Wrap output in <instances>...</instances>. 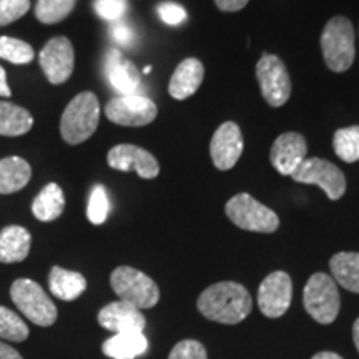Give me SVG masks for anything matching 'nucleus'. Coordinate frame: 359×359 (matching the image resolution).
<instances>
[{
  "label": "nucleus",
  "mask_w": 359,
  "mask_h": 359,
  "mask_svg": "<svg viewBox=\"0 0 359 359\" xmlns=\"http://www.w3.org/2000/svg\"><path fill=\"white\" fill-rule=\"evenodd\" d=\"M29 327L19 314L6 306H0V338L13 341V343H22L29 338Z\"/></svg>",
  "instance_id": "nucleus-28"
},
{
  "label": "nucleus",
  "mask_w": 359,
  "mask_h": 359,
  "mask_svg": "<svg viewBox=\"0 0 359 359\" xmlns=\"http://www.w3.org/2000/svg\"><path fill=\"white\" fill-rule=\"evenodd\" d=\"M30 11V0H0V27L22 19Z\"/></svg>",
  "instance_id": "nucleus-31"
},
{
  "label": "nucleus",
  "mask_w": 359,
  "mask_h": 359,
  "mask_svg": "<svg viewBox=\"0 0 359 359\" xmlns=\"http://www.w3.org/2000/svg\"><path fill=\"white\" fill-rule=\"evenodd\" d=\"M353 339H354V346H356L358 353H359V318L354 321V325H353Z\"/></svg>",
  "instance_id": "nucleus-40"
},
{
  "label": "nucleus",
  "mask_w": 359,
  "mask_h": 359,
  "mask_svg": "<svg viewBox=\"0 0 359 359\" xmlns=\"http://www.w3.org/2000/svg\"><path fill=\"white\" fill-rule=\"evenodd\" d=\"M0 359H24V358L20 356V353L17 351V349H13L12 346H8V344L0 341Z\"/></svg>",
  "instance_id": "nucleus-37"
},
{
  "label": "nucleus",
  "mask_w": 359,
  "mask_h": 359,
  "mask_svg": "<svg viewBox=\"0 0 359 359\" xmlns=\"http://www.w3.org/2000/svg\"><path fill=\"white\" fill-rule=\"evenodd\" d=\"M110 168L118 170V172H137V175L143 180H151L158 177L160 165L150 151L145 148L122 143L111 148L107 155Z\"/></svg>",
  "instance_id": "nucleus-13"
},
{
  "label": "nucleus",
  "mask_w": 359,
  "mask_h": 359,
  "mask_svg": "<svg viewBox=\"0 0 359 359\" xmlns=\"http://www.w3.org/2000/svg\"><path fill=\"white\" fill-rule=\"evenodd\" d=\"M65 210V196L64 190L57 183H48L43 190L35 196L32 203V213L39 222L48 223L53 222L64 213Z\"/></svg>",
  "instance_id": "nucleus-24"
},
{
  "label": "nucleus",
  "mask_w": 359,
  "mask_h": 359,
  "mask_svg": "<svg viewBox=\"0 0 359 359\" xmlns=\"http://www.w3.org/2000/svg\"><path fill=\"white\" fill-rule=\"evenodd\" d=\"M150 72H151V65H147L145 69H143V74H145V75L150 74Z\"/></svg>",
  "instance_id": "nucleus-41"
},
{
  "label": "nucleus",
  "mask_w": 359,
  "mask_h": 359,
  "mask_svg": "<svg viewBox=\"0 0 359 359\" xmlns=\"http://www.w3.org/2000/svg\"><path fill=\"white\" fill-rule=\"evenodd\" d=\"M11 298L20 313L34 325L47 327L57 321V306L39 283L29 278L15 280L11 286Z\"/></svg>",
  "instance_id": "nucleus-5"
},
{
  "label": "nucleus",
  "mask_w": 359,
  "mask_h": 359,
  "mask_svg": "<svg viewBox=\"0 0 359 359\" xmlns=\"http://www.w3.org/2000/svg\"><path fill=\"white\" fill-rule=\"evenodd\" d=\"M110 285L120 302L142 309L154 308L160 299V290L156 283L132 266H118L110 276Z\"/></svg>",
  "instance_id": "nucleus-4"
},
{
  "label": "nucleus",
  "mask_w": 359,
  "mask_h": 359,
  "mask_svg": "<svg viewBox=\"0 0 359 359\" xmlns=\"http://www.w3.org/2000/svg\"><path fill=\"white\" fill-rule=\"evenodd\" d=\"M11 95H12V90H11V87H8V83H7L6 69H4V67L0 65V97L8 98Z\"/></svg>",
  "instance_id": "nucleus-38"
},
{
  "label": "nucleus",
  "mask_w": 359,
  "mask_h": 359,
  "mask_svg": "<svg viewBox=\"0 0 359 359\" xmlns=\"http://www.w3.org/2000/svg\"><path fill=\"white\" fill-rule=\"evenodd\" d=\"M34 127V116L24 107L11 102H0V135L20 137Z\"/></svg>",
  "instance_id": "nucleus-25"
},
{
  "label": "nucleus",
  "mask_w": 359,
  "mask_h": 359,
  "mask_svg": "<svg viewBox=\"0 0 359 359\" xmlns=\"http://www.w3.org/2000/svg\"><path fill=\"white\" fill-rule=\"evenodd\" d=\"M98 325L105 327L111 333H130V331H140L143 333L147 326V320L138 308L125 302H114L103 306L98 311Z\"/></svg>",
  "instance_id": "nucleus-16"
},
{
  "label": "nucleus",
  "mask_w": 359,
  "mask_h": 359,
  "mask_svg": "<svg viewBox=\"0 0 359 359\" xmlns=\"http://www.w3.org/2000/svg\"><path fill=\"white\" fill-rule=\"evenodd\" d=\"M250 0H215L217 7L223 12H240L248 6Z\"/></svg>",
  "instance_id": "nucleus-36"
},
{
  "label": "nucleus",
  "mask_w": 359,
  "mask_h": 359,
  "mask_svg": "<svg viewBox=\"0 0 359 359\" xmlns=\"http://www.w3.org/2000/svg\"><path fill=\"white\" fill-rule=\"evenodd\" d=\"M48 288L62 302H75L87 290V280L77 271L53 266L48 275Z\"/></svg>",
  "instance_id": "nucleus-21"
},
{
  "label": "nucleus",
  "mask_w": 359,
  "mask_h": 359,
  "mask_svg": "<svg viewBox=\"0 0 359 359\" xmlns=\"http://www.w3.org/2000/svg\"><path fill=\"white\" fill-rule=\"evenodd\" d=\"M93 8L98 13V17H102L107 22H120L123 19V15L127 13L128 4L125 0H95Z\"/></svg>",
  "instance_id": "nucleus-32"
},
{
  "label": "nucleus",
  "mask_w": 359,
  "mask_h": 359,
  "mask_svg": "<svg viewBox=\"0 0 359 359\" xmlns=\"http://www.w3.org/2000/svg\"><path fill=\"white\" fill-rule=\"evenodd\" d=\"M168 359H208V354L200 341L183 339L175 344Z\"/></svg>",
  "instance_id": "nucleus-33"
},
{
  "label": "nucleus",
  "mask_w": 359,
  "mask_h": 359,
  "mask_svg": "<svg viewBox=\"0 0 359 359\" xmlns=\"http://www.w3.org/2000/svg\"><path fill=\"white\" fill-rule=\"evenodd\" d=\"M262 95L269 107H283L291 97V79L285 62L273 53H263L257 64Z\"/></svg>",
  "instance_id": "nucleus-8"
},
{
  "label": "nucleus",
  "mask_w": 359,
  "mask_h": 359,
  "mask_svg": "<svg viewBox=\"0 0 359 359\" xmlns=\"http://www.w3.org/2000/svg\"><path fill=\"white\" fill-rule=\"evenodd\" d=\"M226 217L233 224L246 231L275 233L280 228V218L271 208L259 203L248 193H238L224 206Z\"/></svg>",
  "instance_id": "nucleus-7"
},
{
  "label": "nucleus",
  "mask_w": 359,
  "mask_h": 359,
  "mask_svg": "<svg viewBox=\"0 0 359 359\" xmlns=\"http://www.w3.org/2000/svg\"><path fill=\"white\" fill-rule=\"evenodd\" d=\"M32 178V168L22 156H7L0 160V195H12L27 187Z\"/></svg>",
  "instance_id": "nucleus-22"
},
{
  "label": "nucleus",
  "mask_w": 359,
  "mask_h": 359,
  "mask_svg": "<svg viewBox=\"0 0 359 359\" xmlns=\"http://www.w3.org/2000/svg\"><path fill=\"white\" fill-rule=\"evenodd\" d=\"M293 299V283L288 273L273 271L264 278L258 290V306L266 318H281Z\"/></svg>",
  "instance_id": "nucleus-12"
},
{
  "label": "nucleus",
  "mask_w": 359,
  "mask_h": 359,
  "mask_svg": "<svg viewBox=\"0 0 359 359\" xmlns=\"http://www.w3.org/2000/svg\"><path fill=\"white\" fill-rule=\"evenodd\" d=\"M77 0H39L35 17L45 25H53L65 20L74 12Z\"/></svg>",
  "instance_id": "nucleus-26"
},
{
  "label": "nucleus",
  "mask_w": 359,
  "mask_h": 359,
  "mask_svg": "<svg viewBox=\"0 0 359 359\" xmlns=\"http://www.w3.org/2000/svg\"><path fill=\"white\" fill-rule=\"evenodd\" d=\"M125 2H127V0H125Z\"/></svg>",
  "instance_id": "nucleus-42"
},
{
  "label": "nucleus",
  "mask_w": 359,
  "mask_h": 359,
  "mask_svg": "<svg viewBox=\"0 0 359 359\" xmlns=\"http://www.w3.org/2000/svg\"><path fill=\"white\" fill-rule=\"evenodd\" d=\"M291 178L304 185H318L330 200H339L346 193V177L334 163L325 158H306Z\"/></svg>",
  "instance_id": "nucleus-9"
},
{
  "label": "nucleus",
  "mask_w": 359,
  "mask_h": 359,
  "mask_svg": "<svg viewBox=\"0 0 359 359\" xmlns=\"http://www.w3.org/2000/svg\"><path fill=\"white\" fill-rule=\"evenodd\" d=\"M110 32L116 43L122 45V47H132V43L135 40V34L127 24H123V22H115V24L111 25Z\"/></svg>",
  "instance_id": "nucleus-35"
},
{
  "label": "nucleus",
  "mask_w": 359,
  "mask_h": 359,
  "mask_svg": "<svg viewBox=\"0 0 359 359\" xmlns=\"http://www.w3.org/2000/svg\"><path fill=\"white\" fill-rule=\"evenodd\" d=\"M308 143L302 133L286 132L280 135L269 151V161L278 173L291 177L296 168L308 158Z\"/></svg>",
  "instance_id": "nucleus-15"
},
{
  "label": "nucleus",
  "mask_w": 359,
  "mask_h": 359,
  "mask_svg": "<svg viewBox=\"0 0 359 359\" xmlns=\"http://www.w3.org/2000/svg\"><path fill=\"white\" fill-rule=\"evenodd\" d=\"M331 278L344 290L359 294V253L341 251L330 259Z\"/></svg>",
  "instance_id": "nucleus-23"
},
{
  "label": "nucleus",
  "mask_w": 359,
  "mask_h": 359,
  "mask_svg": "<svg viewBox=\"0 0 359 359\" xmlns=\"http://www.w3.org/2000/svg\"><path fill=\"white\" fill-rule=\"evenodd\" d=\"M105 115L110 122L122 127H145L158 115V109L150 98L143 95H118L105 105Z\"/></svg>",
  "instance_id": "nucleus-10"
},
{
  "label": "nucleus",
  "mask_w": 359,
  "mask_h": 359,
  "mask_svg": "<svg viewBox=\"0 0 359 359\" xmlns=\"http://www.w3.org/2000/svg\"><path fill=\"white\" fill-rule=\"evenodd\" d=\"M110 215V200L109 191L103 185L93 187L90 193L88 206H87V217L92 224H103L107 222Z\"/></svg>",
  "instance_id": "nucleus-30"
},
{
  "label": "nucleus",
  "mask_w": 359,
  "mask_h": 359,
  "mask_svg": "<svg viewBox=\"0 0 359 359\" xmlns=\"http://www.w3.org/2000/svg\"><path fill=\"white\" fill-rule=\"evenodd\" d=\"M203 79L205 67L198 58H185L170 79L168 93L175 100H187L193 93H196V90L203 83Z\"/></svg>",
  "instance_id": "nucleus-18"
},
{
  "label": "nucleus",
  "mask_w": 359,
  "mask_h": 359,
  "mask_svg": "<svg viewBox=\"0 0 359 359\" xmlns=\"http://www.w3.org/2000/svg\"><path fill=\"white\" fill-rule=\"evenodd\" d=\"M102 351L111 359H137L148 351V339L140 331L116 333L102 344Z\"/></svg>",
  "instance_id": "nucleus-20"
},
{
  "label": "nucleus",
  "mask_w": 359,
  "mask_h": 359,
  "mask_svg": "<svg viewBox=\"0 0 359 359\" xmlns=\"http://www.w3.org/2000/svg\"><path fill=\"white\" fill-rule=\"evenodd\" d=\"M245 142L240 127L235 122H224L213 133L210 142V155L218 170H231L243 154Z\"/></svg>",
  "instance_id": "nucleus-14"
},
{
  "label": "nucleus",
  "mask_w": 359,
  "mask_h": 359,
  "mask_svg": "<svg viewBox=\"0 0 359 359\" xmlns=\"http://www.w3.org/2000/svg\"><path fill=\"white\" fill-rule=\"evenodd\" d=\"M304 309L320 325H331L339 314L341 299L336 281L326 273H314L303 291Z\"/></svg>",
  "instance_id": "nucleus-6"
},
{
  "label": "nucleus",
  "mask_w": 359,
  "mask_h": 359,
  "mask_svg": "<svg viewBox=\"0 0 359 359\" xmlns=\"http://www.w3.org/2000/svg\"><path fill=\"white\" fill-rule=\"evenodd\" d=\"M311 359H343L339 356V354L336 353H331V351H321L318 354H314V356Z\"/></svg>",
  "instance_id": "nucleus-39"
},
{
  "label": "nucleus",
  "mask_w": 359,
  "mask_h": 359,
  "mask_svg": "<svg viewBox=\"0 0 359 359\" xmlns=\"http://www.w3.org/2000/svg\"><path fill=\"white\" fill-rule=\"evenodd\" d=\"M32 236L19 224H11L0 231V263H20L29 257Z\"/></svg>",
  "instance_id": "nucleus-19"
},
{
  "label": "nucleus",
  "mask_w": 359,
  "mask_h": 359,
  "mask_svg": "<svg viewBox=\"0 0 359 359\" xmlns=\"http://www.w3.org/2000/svg\"><path fill=\"white\" fill-rule=\"evenodd\" d=\"M35 52L32 45L20 39L0 37V58L15 65H25L34 60Z\"/></svg>",
  "instance_id": "nucleus-29"
},
{
  "label": "nucleus",
  "mask_w": 359,
  "mask_h": 359,
  "mask_svg": "<svg viewBox=\"0 0 359 359\" xmlns=\"http://www.w3.org/2000/svg\"><path fill=\"white\" fill-rule=\"evenodd\" d=\"M158 15L168 25H180L187 20V11L175 2H165L158 7Z\"/></svg>",
  "instance_id": "nucleus-34"
},
{
  "label": "nucleus",
  "mask_w": 359,
  "mask_h": 359,
  "mask_svg": "<svg viewBox=\"0 0 359 359\" xmlns=\"http://www.w3.org/2000/svg\"><path fill=\"white\" fill-rule=\"evenodd\" d=\"M356 34L348 17L336 15L325 25L321 32V50L326 67L336 74L349 70L356 57Z\"/></svg>",
  "instance_id": "nucleus-2"
},
{
  "label": "nucleus",
  "mask_w": 359,
  "mask_h": 359,
  "mask_svg": "<svg viewBox=\"0 0 359 359\" xmlns=\"http://www.w3.org/2000/svg\"><path fill=\"white\" fill-rule=\"evenodd\" d=\"M105 74L109 83L120 95H137L140 88V72L133 62L123 58L118 48H110L105 58Z\"/></svg>",
  "instance_id": "nucleus-17"
},
{
  "label": "nucleus",
  "mask_w": 359,
  "mask_h": 359,
  "mask_svg": "<svg viewBox=\"0 0 359 359\" xmlns=\"http://www.w3.org/2000/svg\"><path fill=\"white\" fill-rule=\"evenodd\" d=\"M40 69L52 85H60L70 79L75 67L74 45L67 37H53L45 43L39 55Z\"/></svg>",
  "instance_id": "nucleus-11"
},
{
  "label": "nucleus",
  "mask_w": 359,
  "mask_h": 359,
  "mask_svg": "<svg viewBox=\"0 0 359 359\" xmlns=\"http://www.w3.org/2000/svg\"><path fill=\"white\" fill-rule=\"evenodd\" d=\"M100 103L95 93L82 92L72 98L60 120V135L69 145H80L97 132Z\"/></svg>",
  "instance_id": "nucleus-3"
},
{
  "label": "nucleus",
  "mask_w": 359,
  "mask_h": 359,
  "mask_svg": "<svg viewBox=\"0 0 359 359\" xmlns=\"http://www.w3.org/2000/svg\"><path fill=\"white\" fill-rule=\"evenodd\" d=\"M333 148L334 154L346 163H354L359 161V127L339 128L333 137Z\"/></svg>",
  "instance_id": "nucleus-27"
},
{
  "label": "nucleus",
  "mask_w": 359,
  "mask_h": 359,
  "mask_svg": "<svg viewBox=\"0 0 359 359\" xmlns=\"http://www.w3.org/2000/svg\"><path fill=\"white\" fill-rule=\"evenodd\" d=\"M196 306L206 320L222 325H238L253 309V298L240 283L222 281L208 286L200 294Z\"/></svg>",
  "instance_id": "nucleus-1"
}]
</instances>
